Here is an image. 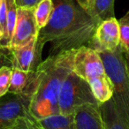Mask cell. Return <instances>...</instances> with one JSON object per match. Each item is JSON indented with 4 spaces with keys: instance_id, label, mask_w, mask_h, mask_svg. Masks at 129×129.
I'll return each instance as SVG.
<instances>
[{
    "instance_id": "6da1fadb",
    "label": "cell",
    "mask_w": 129,
    "mask_h": 129,
    "mask_svg": "<svg viewBox=\"0 0 129 129\" xmlns=\"http://www.w3.org/2000/svg\"><path fill=\"white\" fill-rule=\"evenodd\" d=\"M53 10L48 23L39 30L37 45L51 43L50 55L88 46L99 22L76 0H52Z\"/></svg>"
},
{
    "instance_id": "7a4b0ae2",
    "label": "cell",
    "mask_w": 129,
    "mask_h": 129,
    "mask_svg": "<svg viewBox=\"0 0 129 129\" xmlns=\"http://www.w3.org/2000/svg\"><path fill=\"white\" fill-rule=\"evenodd\" d=\"M74 50L50 55L32 73L34 91L29 111L37 119L59 113V92L64 80L72 71Z\"/></svg>"
},
{
    "instance_id": "3957f363",
    "label": "cell",
    "mask_w": 129,
    "mask_h": 129,
    "mask_svg": "<svg viewBox=\"0 0 129 129\" xmlns=\"http://www.w3.org/2000/svg\"><path fill=\"white\" fill-rule=\"evenodd\" d=\"M72 71L89 84L99 104L112 97L113 88L98 52L88 46L74 50Z\"/></svg>"
},
{
    "instance_id": "277c9868",
    "label": "cell",
    "mask_w": 129,
    "mask_h": 129,
    "mask_svg": "<svg viewBox=\"0 0 129 129\" xmlns=\"http://www.w3.org/2000/svg\"><path fill=\"white\" fill-rule=\"evenodd\" d=\"M108 77L112 84L111 98L118 113L129 128V73L120 46L114 50H98Z\"/></svg>"
},
{
    "instance_id": "5b68a950",
    "label": "cell",
    "mask_w": 129,
    "mask_h": 129,
    "mask_svg": "<svg viewBox=\"0 0 129 129\" xmlns=\"http://www.w3.org/2000/svg\"><path fill=\"white\" fill-rule=\"evenodd\" d=\"M83 104L100 105L89 84L71 71L62 83L58 95L59 113L70 116Z\"/></svg>"
},
{
    "instance_id": "8992f818",
    "label": "cell",
    "mask_w": 129,
    "mask_h": 129,
    "mask_svg": "<svg viewBox=\"0 0 129 129\" xmlns=\"http://www.w3.org/2000/svg\"><path fill=\"white\" fill-rule=\"evenodd\" d=\"M34 91L31 79L28 85L20 94L7 93L0 97V129H12L18 118L28 114L30 101Z\"/></svg>"
},
{
    "instance_id": "52a82bcc",
    "label": "cell",
    "mask_w": 129,
    "mask_h": 129,
    "mask_svg": "<svg viewBox=\"0 0 129 129\" xmlns=\"http://www.w3.org/2000/svg\"><path fill=\"white\" fill-rule=\"evenodd\" d=\"M38 33L39 29L35 19L34 9L18 7L16 25L6 50H13L27 44L33 40L37 39Z\"/></svg>"
},
{
    "instance_id": "ba28073f",
    "label": "cell",
    "mask_w": 129,
    "mask_h": 129,
    "mask_svg": "<svg viewBox=\"0 0 129 129\" xmlns=\"http://www.w3.org/2000/svg\"><path fill=\"white\" fill-rule=\"evenodd\" d=\"M119 45V24L116 18L102 21L95 29V35L88 46L98 50L114 51Z\"/></svg>"
},
{
    "instance_id": "9c48e42d",
    "label": "cell",
    "mask_w": 129,
    "mask_h": 129,
    "mask_svg": "<svg viewBox=\"0 0 129 129\" xmlns=\"http://www.w3.org/2000/svg\"><path fill=\"white\" fill-rule=\"evenodd\" d=\"M42 50L43 49L37 45V39L20 48L8 50L11 54V67L27 73L34 72L42 62Z\"/></svg>"
},
{
    "instance_id": "30bf717a",
    "label": "cell",
    "mask_w": 129,
    "mask_h": 129,
    "mask_svg": "<svg viewBox=\"0 0 129 129\" xmlns=\"http://www.w3.org/2000/svg\"><path fill=\"white\" fill-rule=\"evenodd\" d=\"M72 129H104L99 105L79 106L72 114Z\"/></svg>"
},
{
    "instance_id": "8fae6325",
    "label": "cell",
    "mask_w": 129,
    "mask_h": 129,
    "mask_svg": "<svg viewBox=\"0 0 129 129\" xmlns=\"http://www.w3.org/2000/svg\"><path fill=\"white\" fill-rule=\"evenodd\" d=\"M104 129H129L118 113L112 98L99 105Z\"/></svg>"
},
{
    "instance_id": "7c38bea8",
    "label": "cell",
    "mask_w": 129,
    "mask_h": 129,
    "mask_svg": "<svg viewBox=\"0 0 129 129\" xmlns=\"http://www.w3.org/2000/svg\"><path fill=\"white\" fill-rule=\"evenodd\" d=\"M6 30L0 42V50H6L12 39L17 20V6L15 0H6Z\"/></svg>"
},
{
    "instance_id": "4fadbf2b",
    "label": "cell",
    "mask_w": 129,
    "mask_h": 129,
    "mask_svg": "<svg viewBox=\"0 0 129 129\" xmlns=\"http://www.w3.org/2000/svg\"><path fill=\"white\" fill-rule=\"evenodd\" d=\"M32 73V72H31ZM31 73L12 67L11 81L8 93L20 94L25 90L31 79Z\"/></svg>"
},
{
    "instance_id": "5bb4252c",
    "label": "cell",
    "mask_w": 129,
    "mask_h": 129,
    "mask_svg": "<svg viewBox=\"0 0 129 129\" xmlns=\"http://www.w3.org/2000/svg\"><path fill=\"white\" fill-rule=\"evenodd\" d=\"M53 10L52 0H41L34 9V15L38 29H42L48 23Z\"/></svg>"
},
{
    "instance_id": "9a60e30c",
    "label": "cell",
    "mask_w": 129,
    "mask_h": 129,
    "mask_svg": "<svg viewBox=\"0 0 129 129\" xmlns=\"http://www.w3.org/2000/svg\"><path fill=\"white\" fill-rule=\"evenodd\" d=\"M114 2L115 0H95L93 15L99 23L115 17Z\"/></svg>"
},
{
    "instance_id": "2e32d148",
    "label": "cell",
    "mask_w": 129,
    "mask_h": 129,
    "mask_svg": "<svg viewBox=\"0 0 129 129\" xmlns=\"http://www.w3.org/2000/svg\"><path fill=\"white\" fill-rule=\"evenodd\" d=\"M45 129H72V115L64 116L60 113L39 119Z\"/></svg>"
},
{
    "instance_id": "e0dca14e",
    "label": "cell",
    "mask_w": 129,
    "mask_h": 129,
    "mask_svg": "<svg viewBox=\"0 0 129 129\" xmlns=\"http://www.w3.org/2000/svg\"><path fill=\"white\" fill-rule=\"evenodd\" d=\"M12 129H45L39 119L35 118L30 112L27 115L18 118Z\"/></svg>"
},
{
    "instance_id": "ac0fdd59",
    "label": "cell",
    "mask_w": 129,
    "mask_h": 129,
    "mask_svg": "<svg viewBox=\"0 0 129 129\" xmlns=\"http://www.w3.org/2000/svg\"><path fill=\"white\" fill-rule=\"evenodd\" d=\"M119 24V44L122 50L129 53V19L124 16L118 20Z\"/></svg>"
},
{
    "instance_id": "d6986e66",
    "label": "cell",
    "mask_w": 129,
    "mask_h": 129,
    "mask_svg": "<svg viewBox=\"0 0 129 129\" xmlns=\"http://www.w3.org/2000/svg\"><path fill=\"white\" fill-rule=\"evenodd\" d=\"M12 67L8 66L0 67V97L4 96L8 93L11 81Z\"/></svg>"
},
{
    "instance_id": "ffe728a7",
    "label": "cell",
    "mask_w": 129,
    "mask_h": 129,
    "mask_svg": "<svg viewBox=\"0 0 129 129\" xmlns=\"http://www.w3.org/2000/svg\"><path fill=\"white\" fill-rule=\"evenodd\" d=\"M0 30L3 33V37L6 30V0H3L0 6Z\"/></svg>"
},
{
    "instance_id": "44dd1931",
    "label": "cell",
    "mask_w": 129,
    "mask_h": 129,
    "mask_svg": "<svg viewBox=\"0 0 129 129\" xmlns=\"http://www.w3.org/2000/svg\"><path fill=\"white\" fill-rule=\"evenodd\" d=\"M41 0H15L17 6L20 8H27V9H35L36 5Z\"/></svg>"
},
{
    "instance_id": "7402d4cb",
    "label": "cell",
    "mask_w": 129,
    "mask_h": 129,
    "mask_svg": "<svg viewBox=\"0 0 129 129\" xmlns=\"http://www.w3.org/2000/svg\"><path fill=\"white\" fill-rule=\"evenodd\" d=\"M76 1H77L78 4H79L88 14L94 17L93 10H94V3H95V0H76ZM95 20H96V19H95Z\"/></svg>"
},
{
    "instance_id": "603a6c76",
    "label": "cell",
    "mask_w": 129,
    "mask_h": 129,
    "mask_svg": "<svg viewBox=\"0 0 129 129\" xmlns=\"http://www.w3.org/2000/svg\"><path fill=\"white\" fill-rule=\"evenodd\" d=\"M123 55H124V57H125V64H126L127 70H128V73H129V53L123 51Z\"/></svg>"
},
{
    "instance_id": "cb8c5ba5",
    "label": "cell",
    "mask_w": 129,
    "mask_h": 129,
    "mask_svg": "<svg viewBox=\"0 0 129 129\" xmlns=\"http://www.w3.org/2000/svg\"><path fill=\"white\" fill-rule=\"evenodd\" d=\"M2 39H3V33L1 32V30H0V42H1Z\"/></svg>"
},
{
    "instance_id": "d4e9b609",
    "label": "cell",
    "mask_w": 129,
    "mask_h": 129,
    "mask_svg": "<svg viewBox=\"0 0 129 129\" xmlns=\"http://www.w3.org/2000/svg\"><path fill=\"white\" fill-rule=\"evenodd\" d=\"M125 17H126V18H128V19H129V12H128V13H126V14H125Z\"/></svg>"
},
{
    "instance_id": "484cf974",
    "label": "cell",
    "mask_w": 129,
    "mask_h": 129,
    "mask_svg": "<svg viewBox=\"0 0 129 129\" xmlns=\"http://www.w3.org/2000/svg\"><path fill=\"white\" fill-rule=\"evenodd\" d=\"M2 2H3V0H0V6H1V4H2Z\"/></svg>"
},
{
    "instance_id": "4316f807",
    "label": "cell",
    "mask_w": 129,
    "mask_h": 129,
    "mask_svg": "<svg viewBox=\"0 0 129 129\" xmlns=\"http://www.w3.org/2000/svg\"><path fill=\"white\" fill-rule=\"evenodd\" d=\"M1 57H2V56H1V53H0V59H1Z\"/></svg>"
},
{
    "instance_id": "83f0119b",
    "label": "cell",
    "mask_w": 129,
    "mask_h": 129,
    "mask_svg": "<svg viewBox=\"0 0 129 129\" xmlns=\"http://www.w3.org/2000/svg\"><path fill=\"white\" fill-rule=\"evenodd\" d=\"M1 66H2V64H0V67H1Z\"/></svg>"
}]
</instances>
